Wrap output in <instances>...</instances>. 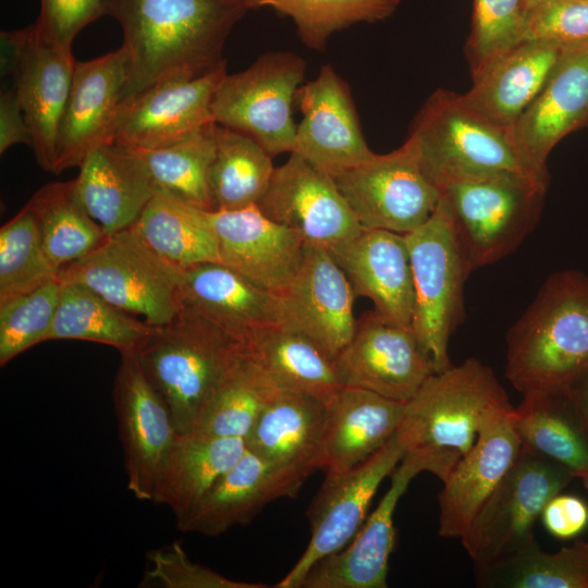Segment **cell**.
I'll list each match as a JSON object with an SVG mask.
<instances>
[{
  "label": "cell",
  "mask_w": 588,
  "mask_h": 588,
  "mask_svg": "<svg viewBox=\"0 0 588 588\" xmlns=\"http://www.w3.org/2000/svg\"><path fill=\"white\" fill-rule=\"evenodd\" d=\"M243 345L184 305L150 331L134 354L168 405L179 434L191 433Z\"/></svg>",
  "instance_id": "obj_3"
},
{
  "label": "cell",
  "mask_w": 588,
  "mask_h": 588,
  "mask_svg": "<svg viewBox=\"0 0 588 588\" xmlns=\"http://www.w3.org/2000/svg\"><path fill=\"white\" fill-rule=\"evenodd\" d=\"M112 0H40L35 23L52 45L72 50L76 35L88 24L108 14Z\"/></svg>",
  "instance_id": "obj_48"
},
{
  "label": "cell",
  "mask_w": 588,
  "mask_h": 588,
  "mask_svg": "<svg viewBox=\"0 0 588 588\" xmlns=\"http://www.w3.org/2000/svg\"><path fill=\"white\" fill-rule=\"evenodd\" d=\"M246 354L282 389L327 405L343 388L335 360L305 334L275 324L244 345Z\"/></svg>",
  "instance_id": "obj_33"
},
{
  "label": "cell",
  "mask_w": 588,
  "mask_h": 588,
  "mask_svg": "<svg viewBox=\"0 0 588 588\" xmlns=\"http://www.w3.org/2000/svg\"><path fill=\"white\" fill-rule=\"evenodd\" d=\"M324 418V404L281 388L258 416L245 439L246 448L306 480L319 469Z\"/></svg>",
  "instance_id": "obj_31"
},
{
  "label": "cell",
  "mask_w": 588,
  "mask_h": 588,
  "mask_svg": "<svg viewBox=\"0 0 588 588\" xmlns=\"http://www.w3.org/2000/svg\"><path fill=\"white\" fill-rule=\"evenodd\" d=\"M445 474L440 460L420 450L407 451L392 473L391 485L354 538L340 551L316 562L299 588H385L389 560L395 546L394 512L413 478Z\"/></svg>",
  "instance_id": "obj_14"
},
{
  "label": "cell",
  "mask_w": 588,
  "mask_h": 588,
  "mask_svg": "<svg viewBox=\"0 0 588 588\" xmlns=\"http://www.w3.org/2000/svg\"><path fill=\"white\" fill-rule=\"evenodd\" d=\"M304 481L246 448L240 460L176 519V526L183 532L221 535L250 523L270 502L295 497Z\"/></svg>",
  "instance_id": "obj_25"
},
{
  "label": "cell",
  "mask_w": 588,
  "mask_h": 588,
  "mask_svg": "<svg viewBox=\"0 0 588 588\" xmlns=\"http://www.w3.org/2000/svg\"><path fill=\"white\" fill-rule=\"evenodd\" d=\"M215 125L209 123L167 147L133 149L144 161L156 192L199 209H213L209 174L216 154Z\"/></svg>",
  "instance_id": "obj_41"
},
{
  "label": "cell",
  "mask_w": 588,
  "mask_h": 588,
  "mask_svg": "<svg viewBox=\"0 0 588 588\" xmlns=\"http://www.w3.org/2000/svg\"><path fill=\"white\" fill-rule=\"evenodd\" d=\"M128 230L152 253L181 270L220 262L218 240L205 210L159 192Z\"/></svg>",
  "instance_id": "obj_35"
},
{
  "label": "cell",
  "mask_w": 588,
  "mask_h": 588,
  "mask_svg": "<svg viewBox=\"0 0 588 588\" xmlns=\"http://www.w3.org/2000/svg\"><path fill=\"white\" fill-rule=\"evenodd\" d=\"M246 451L242 438L179 434L159 473L154 500L179 519Z\"/></svg>",
  "instance_id": "obj_34"
},
{
  "label": "cell",
  "mask_w": 588,
  "mask_h": 588,
  "mask_svg": "<svg viewBox=\"0 0 588 588\" xmlns=\"http://www.w3.org/2000/svg\"><path fill=\"white\" fill-rule=\"evenodd\" d=\"M128 78V57L122 46L93 60L76 61L52 173L79 167L93 149L113 142Z\"/></svg>",
  "instance_id": "obj_17"
},
{
  "label": "cell",
  "mask_w": 588,
  "mask_h": 588,
  "mask_svg": "<svg viewBox=\"0 0 588 588\" xmlns=\"http://www.w3.org/2000/svg\"><path fill=\"white\" fill-rule=\"evenodd\" d=\"M588 370V274H551L506 334L505 377L523 395L568 387Z\"/></svg>",
  "instance_id": "obj_2"
},
{
  "label": "cell",
  "mask_w": 588,
  "mask_h": 588,
  "mask_svg": "<svg viewBox=\"0 0 588 588\" xmlns=\"http://www.w3.org/2000/svg\"><path fill=\"white\" fill-rule=\"evenodd\" d=\"M527 15L524 0H473L465 46L473 78L524 39Z\"/></svg>",
  "instance_id": "obj_44"
},
{
  "label": "cell",
  "mask_w": 588,
  "mask_h": 588,
  "mask_svg": "<svg viewBox=\"0 0 588 588\" xmlns=\"http://www.w3.org/2000/svg\"><path fill=\"white\" fill-rule=\"evenodd\" d=\"M513 408L497 409L485 418L471 449L442 481L439 536L461 539L516 460L522 444L513 427Z\"/></svg>",
  "instance_id": "obj_21"
},
{
  "label": "cell",
  "mask_w": 588,
  "mask_h": 588,
  "mask_svg": "<svg viewBox=\"0 0 588 588\" xmlns=\"http://www.w3.org/2000/svg\"><path fill=\"white\" fill-rule=\"evenodd\" d=\"M540 517L553 537L573 539L588 526V505L576 495L558 493L544 505Z\"/></svg>",
  "instance_id": "obj_49"
},
{
  "label": "cell",
  "mask_w": 588,
  "mask_h": 588,
  "mask_svg": "<svg viewBox=\"0 0 588 588\" xmlns=\"http://www.w3.org/2000/svg\"><path fill=\"white\" fill-rule=\"evenodd\" d=\"M345 273L355 295L369 298L375 311L397 324H412L414 285L404 234L363 228L327 248Z\"/></svg>",
  "instance_id": "obj_24"
},
{
  "label": "cell",
  "mask_w": 588,
  "mask_h": 588,
  "mask_svg": "<svg viewBox=\"0 0 588 588\" xmlns=\"http://www.w3.org/2000/svg\"><path fill=\"white\" fill-rule=\"evenodd\" d=\"M16 144L30 147V133L15 89H4L0 95V152Z\"/></svg>",
  "instance_id": "obj_50"
},
{
  "label": "cell",
  "mask_w": 588,
  "mask_h": 588,
  "mask_svg": "<svg viewBox=\"0 0 588 588\" xmlns=\"http://www.w3.org/2000/svg\"><path fill=\"white\" fill-rule=\"evenodd\" d=\"M333 179L362 228L400 234L421 226L441 195L425 173L411 135L391 152L373 154Z\"/></svg>",
  "instance_id": "obj_11"
},
{
  "label": "cell",
  "mask_w": 588,
  "mask_h": 588,
  "mask_svg": "<svg viewBox=\"0 0 588 588\" xmlns=\"http://www.w3.org/2000/svg\"><path fill=\"white\" fill-rule=\"evenodd\" d=\"M140 587L162 588H267L266 584L228 578L193 562L179 541L150 550Z\"/></svg>",
  "instance_id": "obj_46"
},
{
  "label": "cell",
  "mask_w": 588,
  "mask_h": 588,
  "mask_svg": "<svg viewBox=\"0 0 588 588\" xmlns=\"http://www.w3.org/2000/svg\"><path fill=\"white\" fill-rule=\"evenodd\" d=\"M59 304L45 341L82 340L133 354L151 326L112 305L85 285L62 282Z\"/></svg>",
  "instance_id": "obj_36"
},
{
  "label": "cell",
  "mask_w": 588,
  "mask_h": 588,
  "mask_svg": "<svg viewBox=\"0 0 588 588\" xmlns=\"http://www.w3.org/2000/svg\"><path fill=\"white\" fill-rule=\"evenodd\" d=\"M248 11L243 0H112L108 14L122 27L130 63L124 100L226 64L225 40Z\"/></svg>",
  "instance_id": "obj_1"
},
{
  "label": "cell",
  "mask_w": 588,
  "mask_h": 588,
  "mask_svg": "<svg viewBox=\"0 0 588 588\" xmlns=\"http://www.w3.org/2000/svg\"><path fill=\"white\" fill-rule=\"evenodd\" d=\"M113 403L127 489L138 500L152 501L159 473L179 433L168 405L134 354H121Z\"/></svg>",
  "instance_id": "obj_15"
},
{
  "label": "cell",
  "mask_w": 588,
  "mask_h": 588,
  "mask_svg": "<svg viewBox=\"0 0 588 588\" xmlns=\"http://www.w3.org/2000/svg\"><path fill=\"white\" fill-rule=\"evenodd\" d=\"M476 584L485 588H588V542L575 541L556 552L538 541L475 569Z\"/></svg>",
  "instance_id": "obj_39"
},
{
  "label": "cell",
  "mask_w": 588,
  "mask_h": 588,
  "mask_svg": "<svg viewBox=\"0 0 588 588\" xmlns=\"http://www.w3.org/2000/svg\"><path fill=\"white\" fill-rule=\"evenodd\" d=\"M547 1L549 0H524L528 13Z\"/></svg>",
  "instance_id": "obj_53"
},
{
  "label": "cell",
  "mask_w": 588,
  "mask_h": 588,
  "mask_svg": "<svg viewBox=\"0 0 588 588\" xmlns=\"http://www.w3.org/2000/svg\"><path fill=\"white\" fill-rule=\"evenodd\" d=\"M569 392L588 424V370L576 378L569 385Z\"/></svg>",
  "instance_id": "obj_52"
},
{
  "label": "cell",
  "mask_w": 588,
  "mask_h": 588,
  "mask_svg": "<svg viewBox=\"0 0 588 588\" xmlns=\"http://www.w3.org/2000/svg\"><path fill=\"white\" fill-rule=\"evenodd\" d=\"M279 389L243 346L192 432L245 440Z\"/></svg>",
  "instance_id": "obj_40"
},
{
  "label": "cell",
  "mask_w": 588,
  "mask_h": 588,
  "mask_svg": "<svg viewBox=\"0 0 588 588\" xmlns=\"http://www.w3.org/2000/svg\"><path fill=\"white\" fill-rule=\"evenodd\" d=\"M181 290L184 305L242 345L280 324L278 296L220 262L182 270Z\"/></svg>",
  "instance_id": "obj_28"
},
{
  "label": "cell",
  "mask_w": 588,
  "mask_h": 588,
  "mask_svg": "<svg viewBox=\"0 0 588 588\" xmlns=\"http://www.w3.org/2000/svg\"><path fill=\"white\" fill-rule=\"evenodd\" d=\"M28 204L0 230V303L57 278Z\"/></svg>",
  "instance_id": "obj_43"
},
{
  "label": "cell",
  "mask_w": 588,
  "mask_h": 588,
  "mask_svg": "<svg viewBox=\"0 0 588 588\" xmlns=\"http://www.w3.org/2000/svg\"><path fill=\"white\" fill-rule=\"evenodd\" d=\"M574 478L562 464L522 446L461 538L475 569L532 542L536 539L534 526L544 505Z\"/></svg>",
  "instance_id": "obj_9"
},
{
  "label": "cell",
  "mask_w": 588,
  "mask_h": 588,
  "mask_svg": "<svg viewBox=\"0 0 588 588\" xmlns=\"http://www.w3.org/2000/svg\"><path fill=\"white\" fill-rule=\"evenodd\" d=\"M588 126V45L566 49L544 86L510 130L528 166L549 179L547 160L572 132Z\"/></svg>",
  "instance_id": "obj_23"
},
{
  "label": "cell",
  "mask_w": 588,
  "mask_h": 588,
  "mask_svg": "<svg viewBox=\"0 0 588 588\" xmlns=\"http://www.w3.org/2000/svg\"><path fill=\"white\" fill-rule=\"evenodd\" d=\"M404 235L415 295L412 327L440 372L452 366L449 341L463 320L464 284L473 269L441 199L421 226Z\"/></svg>",
  "instance_id": "obj_7"
},
{
  "label": "cell",
  "mask_w": 588,
  "mask_h": 588,
  "mask_svg": "<svg viewBox=\"0 0 588 588\" xmlns=\"http://www.w3.org/2000/svg\"><path fill=\"white\" fill-rule=\"evenodd\" d=\"M305 71L301 56L271 51L242 72L226 73L212 99L215 123L252 137L272 157L291 152L297 126L292 105Z\"/></svg>",
  "instance_id": "obj_10"
},
{
  "label": "cell",
  "mask_w": 588,
  "mask_h": 588,
  "mask_svg": "<svg viewBox=\"0 0 588 588\" xmlns=\"http://www.w3.org/2000/svg\"><path fill=\"white\" fill-rule=\"evenodd\" d=\"M581 481L588 492V473L581 478Z\"/></svg>",
  "instance_id": "obj_54"
},
{
  "label": "cell",
  "mask_w": 588,
  "mask_h": 588,
  "mask_svg": "<svg viewBox=\"0 0 588 588\" xmlns=\"http://www.w3.org/2000/svg\"><path fill=\"white\" fill-rule=\"evenodd\" d=\"M564 49L525 39L507 50L462 94L465 102L492 123L511 130L544 86Z\"/></svg>",
  "instance_id": "obj_30"
},
{
  "label": "cell",
  "mask_w": 588,
  "mask_h": 588,
  "mask_svg": "<svg viewBox=\"0 0 588 588\" xmlns=\"http://www.w3.org/2000/svg\"><path fill=\"white\" fill-rule=\"evenodd\" d=\"M407 449L396 432L381 449L360 464L343 471H328L309 504V542L277 588H299L313 565L343 549L367 517L378 487L401 463Z\"/></svg>",
  "instance_id": "obj_12"
},
{
  "label": "cell",
  "mask_w": 588,
  "mask_h": 588,
  "mask_svg": "<svg viewBox=\"0 0 588 588\" xmlns=\"http://www.w3.org/2000/svg\"><path fill=\"white\" fill-rule=\"evenodd\" d=\"M422 169L440 188L449 181L493 173H515L549 186L515 147L510 131L473 110L462 94L432 93L411 128ZM440 191V189H439Z\"/></svg>",
  "instance_id": "obj_4"
},
{
  "label": "cell",
  "mask_w": 588,
  "mask_h": 588,
  "mask_svg": "<svg viewBox=\"0 0 588 588\" xmlns=\"http://www.w3.org/2000/svg\"><path fill=\"white\" fill-rule=\"evenodd\" d=\"M343 387L407 403L436 373L412 324L393 323L375 310L357 320L350 343L334 358Z\"/></svg>",
  "instance_id": "obj_13"
},
{
  "label": "cell",
  "mask_w": 588,
  "mask_h": 588,
  "mask_svg": "<svg viewBox=\"0 0 588 588\" xmlns=\"http://www.w3.org/2000/svg\"><path fill=\"white\" fill-rule=\"evenodd\" d=\"M78 168L75 197L108 235L128 229L156 193L137 152L113 142L93 149Z\"/></svg>",
  "instance_id": "obj_26"
},
{
  "label": "cell",
  "mask_w": 588,
  "mask_h": 588,
  "mask_svg": "<svg viewBox=\"0 0 588 588\" xmlns=\"http://www.w3.org/2000/svg\"><path fill=\"white\" fill-rule=\"evenodd\" d=\"M216 154L209 183L212 210L257 206L272 177V156L252 137L215 125Z\"/></svg>",
  "instance_id": "obj_38"
},
{
  "label": "cell",
  "mask_w": 588,
  "mask_h": 588,
  "mask_svg": "<svg viewBox=\"0 0 588 588\" xmlns=\"http://www.w3.org/2000/svg\"><path fill=\"white\" fill-rule=\"evenodd\" d=\"M406 403L343 387L326 405L319 469L343 471L381 449L399 430Z\"/></svg>",
  "instance_id": "obj_29"
},
{
  "label": "cell",
  "mask_w": 588,
  "mask_h": 588,
  "mask_svg": "<svg viewBox=\"0 0 588 588\" xmlns=\"http://www.w3.org/2000/svg\"><path fill=\"white\" fill-rule=\"evenodd\" d=\"M76 60L72 50L45 39L35 23L14 89L32 138L30 148L41 169L53 172L60 121L70 94Z\"/></svg>",
  "instance_id": "obj_27"
},
{
  "label": "cell",
  "mask_w": 588,
  "mask_h": 588,
  "mask_svg": "<svg viewBox=\"0 0 588 588\" xmlns=\"http://www.w3.org/2000/svg\"><path fill=\"white\" fill-rule=\"evenodd\" d=\"M257 207L305 243L326 248L363 229L334 179L295 152L274 169Z\"/></svg>",
  "instance_id": "obj_16"
},
{
  "label": "cell",
  "mask_w": 588,
  "mask_h": 588,
  "mask_svg": "<svg viewBox=\"0 0 588 588\" xmlns=\"http://www.w3.org/2000/svg\"><path fill=\"white\" fill-rule=\"evenodd\" d=\"M32 25L15 30L0 33V74L14 77L25 54Z\"/></svg>",
  "instance_id": "obj_51"
},
{
  "label": "cell",
  "mask_w": 588,
  "mask_h": 588,
  "mask_svg": "<svg viewBox=\"0 0 588 588\" xmlns=\"http://www.w3.org/2000/svg\"><path fill=\"white\" fill-rule=\"evenodd\" d=\"M216 234L220 264L258 286L281 293L296 274L304 240L267 218L257 206L237 210H205Z\"/></svg>",
  "instance_id": "obj_22"
},
{
  "label": "cell",
  "mask_w": 588,
  "mask_h": 588,
  "mask_svg": "<svg viewBox=\"0 0 588 588\" xmlns=\"http://www.w3.org/2000/svg\"><path fill=\"white\" fill-rule=\"evenodd\" d=\"M226 64L193 79L155 85L123 101L113 143L151 150L179 143L215 122L211 105Z\"/></svg>",
  "instance_id": "obj_20"
},
{
  "label": "cell",
  "mask_w": 588,
  "mask_h": 588,
  "mask_svg": "<svg viewBox=\"0 0 588 588\" xmlns=\"http://www.w3.org/2000/svg\"><path fill=\"white\" fill-rule=\"evenodd\" d=\"M57 277L47 283L0 303V366L45 342L62 290Z\"/></svg>",
  "instance_id": "obj_45"
},
{
  "label": "cell",
  "mask_w": 588,
  "mask_h": 588,
  "mask_svg": "<svg viewBox=\"0 0 588 588\" xmlns=\"http://www.w3.org/2000/svg\"><path fill=\"white\" fill-rule=\"evenodd\" d=\"M249 10L268 7L289 16L301 41L324 51L331 35L357 23H375L391 16L402 0H243Z\"/></svg>",
  "instance_id": "obj_42"
},
{
  "label": "cell",
  "mask_w": 588,
  "mask_h": 588,
  "mask_svg": "<svg viewBox=\"0 0 588 588\" xmlns=\"http://www.w3.org/2000/svg\"><path fill=\"white\" fill-rule=\"evenodd\" d=\"M439 189L474 271L512 254L532 232L548 185L493 173L455 179Z\"/></svg>",
  "instance_id": "obj_6"
},
{
  "label": "cell",
  "mask_w": 588,
  "mask_h": 588,
  "mask_svg": "<svg viewBox=\"0 0 588 588\" xmlns=\"http://www.w3.org/2000/svg\"><path fill=\"white\" fill-rule=\"evenodd\" d=\"M275 295L280 324L305 334L332 358L352 340L357 324L356 295L326 247L305 243L296 274Z\"/></svg>",
  "instance_id": "obj_18"
},
{
  "label": "cell",
  "mask_w": 588,
  "mask_h": 588,
  "mask_svg": "<svg viewBox=\"0 0 588 588\" xmlns=\"http://www.w3.org/2000/svg\"><path fill=\"white\" fill-rule=\"evenodd\" d=\"M27 204L35 215L46 258L57 274L108 236L76 199L73 180L45 185Z\"/></svg>",
  "instance_id": "obj_37"
},
{
  "label": "cell",
  "mask_w": 588,
  "mask_h": 588,
  "mask_svg": "<svg viewBox=\"0 0 588 588\" xmlns=\"http://www.w3.org/2000/svg\"><path fill=\"white\" fill-rule=\"evenodd\" d=\"M512 418L522 446L562 464L576 478L588 473V424L568 387L523 394Z\"/></svg>",
  "instance_id": "obj_32"
},
{
  "label": "cell",
  "mask_w": 588,
  "mask_h": 588,
  "mask_svg": "<svg viewBox=\"0 0 588 588\" xmlns=\"http://www.w3.org/2000/svg\"><path fill=\"white\" fill-rule=\"evenodd\" d=\"M564 50L588 45V0H549L528 13L524 39Z\"/></svg>",
  "instance_id": "obj_47"
},
{
  "label": "cell",
  "mask_w": 588,
  "mask_h": 588,
  "mask_svg": "<svg viewBox=\"0 0 588 588\" xmlns=\"http://www.w3.org/2000/svg\"><path fill=\"white\" fill-rule=\"evenodd\" d=\"M295 100L303 119L291 152L332 177L373 156L350 86L330 64L322 65L314 79L298 88Z\"/></svg>",
  "instance_id": "obj_19"
},
{
  "label": "cell",
  "mask_w": 588,
  "mask_h": 588,
  "mask_svg": "<svg viewBox=\"0 0 588 588\" xmlns=\"http://www.w3.org/2000/svg\"><path fill=\"white\" fill-rule=\"evenodd\" d=\"M511 406L492 369L467 358L427 379L406 403L397 433L407 451H425L455 465L474 445L485 418Z\"/></svg>",
  "instance_id": "obj_5"
},
{
  "label": "cell",
  "mask_w": 588,
  "mask_h": 588,
  "mask_svg": "<svg viewBox=\"0 0 588 588\" xmlns=\"http://www.w3.org/2000/svg\"><path fill=\"white\" fill-rule=\"evenodd\" d=\"M58 278L87 286L150 326L172 321L184 307L182 270L152 253L128 229L108 235L62 268Z\"/></svg>",
  "instance_id": "obj_8"
}]
</instances>
